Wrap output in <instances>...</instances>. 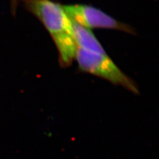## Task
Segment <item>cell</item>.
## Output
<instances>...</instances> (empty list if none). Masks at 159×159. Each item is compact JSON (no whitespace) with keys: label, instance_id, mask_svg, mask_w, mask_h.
Returning <instances> with one entry per match:
<instances>
[{"label":"cell","instance_id":"cell-5","mask_svg":"<svg viewBox=\"0 0 159 159\" xmlns=\"http://www.w3.org/2000/svg\"><path fill=\"white\" fill-rule=\"evenodd\" d=\"M12 2H13H13H14V0H12Z\"/></svg>","mask_w":159,"mask_h":159},{"label":"cell","instance_id":"cell-1","mask_svg":"<svg viewBox=\"0 0 159 159\" xmlns=\"http://www.w3.org/2000/svg\"><path fill=\"white\" fill-rule=\"evenodd\" d=\"M29 11L42 23L55 44L59 64L68 67L75 60L78 49L72 24L64 6L52 0H23Z\"/></svg>","mask_w":159,"mask_h":159},{"label":"cell","instance_id":"cell-2","mask_svg":"<svg viewBox=\"0 0 159 159\" xmlns=\"http://www.w3.org/2000/svg\"><path fill=\"white\" fill-rule=\"evenodd\" d=\"M75 60L80 70L121 86L135 94L139 93L133 80L126 75L107 54L101 55L78 48Z\"/></svg>","mask_w":159,"mask_h":159},{"label":"cell","instance_id":"cell-4","mask_svg":"<svg viewBox=\"0 0 159 159\" xmlns=\"http://www.w3.org/2000/svg\"><path fill=\"white\" fill-rule=\"evenodd\" d=\"M72 24L73 35L78 48L101 55L107 54L91 29L84 27L72 21Z\"/></svg>","mask_w":159,"mask_h":159},{"label":"cell","instance_id":"cell-3","mask_svg":"<svg viewBox=\"0 0 159 159\" xmlns=\"http://www.w3.org/2000/svg\"><path fill=\"white\" fill-rule=\"evenodd\" d=\"M66 13L72 21L80 25L92 29H105L133 33L134 31L128 25L120 22L101 9L84 4L64 6Z\"/></svg>","mask_w":159,"mask_h":159}]
</instances>
